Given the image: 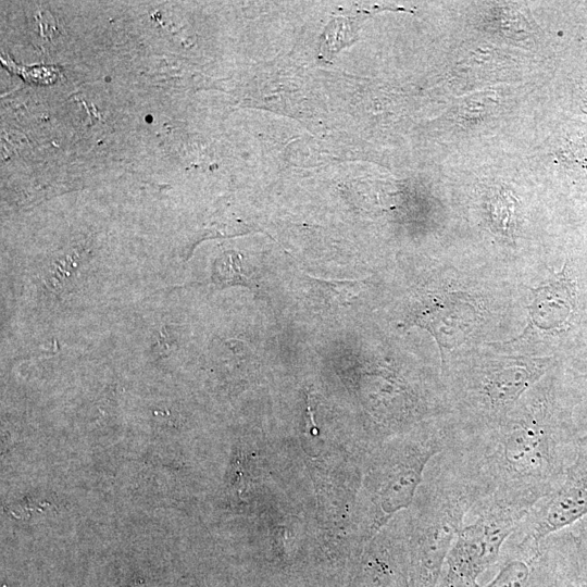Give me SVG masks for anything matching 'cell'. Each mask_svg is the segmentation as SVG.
I'll return each mask as SVG.
<instances>
[{
	"instance_id": "obj_1",
	"label": "cell",
	"mask_w": 587,
	"mask_h": 587,
	"mask_svg": "<svg viewBox=\"0 0 587 587\" xmlns=\"http://www.w3.org/2000/svg\"><path fill=\"white\" fill-rule=\"evenodd\" d=\"M582 437L572 409L560 404L548 387L488 430L449 438L438 455L466 485L473 509L496 504L526 515L560 485Z\"/></svg>"
},
{
	"instance_id": "obj_2",
	"label": "cell",
	"mask_w": 587,
	"mask_h": 587,
	"mask_svg": "<svg viewBox=\"0 0 587 587\" xmlns=\"http://www.w3.org/2000/svg\"><path fill=\"white\" fill-rule=\"evenodd\" d=\"M464 482L439 457L409 533L411 572L416 587H437L446 558L474 507Z\"/></svg>"
},
{
	"instance_id": "obj_3",
	"label": "cell",
	"mask_w": 587,
	"mask_h": 587,
	"mask_svg": "<svg viewBox=\"0 0 587 587\" xmlns=\"http://www.w3.org/2000/svg\"><path fill=\"white\" fill-rule=\"evenodd\" d=\"M525 514L496 504L472 510L446 558L437 587H479L478 577L499 564L503 547Z\"/></svg>"
},
{
	"instance_id": "obj_4",
	"label": "cell",
	"mask_w": 587,
	"mask_h": 587,
	"mask_svg": "<svg viewBox=\"0 0 587 587\" xmlns=\"http://www.w3.org/2000/svg\"><path fill=\"white\" fill-rule=\"evenodd\" d=\"M447 441L448 434H433L380 450L371 475L375 527L411 504L425 465L444 451Z\"/></svg>"
},
{
	"instance_id": "obj_5",
	"label": "cell",
	"mask_w": 587,
	"mask_h": 587,
	"mask_svg": "<svg viewBox=\"0 0 587 587\" xmlns=\"http://www.w3.org/2000/svg\"><path fill=\"white\" fill-rule=\"evenodd\" d=\"M587 516V435L580 439L575 460L560 485L537 501L516 526L511 538L534 546Z\"/></svg>"
},
{
	"instance_id": "obj_6",
	"label": "cell",
	"mask_w": 587,
	"mask_h": 587,
	"mask_svg": "<svg viewBox=\"0 0 587 587\" xmlns=\"http://www.w3.org/2000/svg\"><path fill=\"white\" fill-rule=\"evenodd\" d=\"M548 361L511 359L483 369L466 387L471 407L479 419L473 435L499 423L519 402L521 396L547 371ZM472 436V435H471Z\"/></svg>"
},
{
	"instance_id": "obj_7",
	"label": "cell",
	"mask_w": 587,
	"mask_h": 587,
	"mask_svg": "<svg viewBox=\"0 0 587 587\" xmlns=\"http://www.w3.org/2000/svg\"><path fill=\"white\" fill-rule=\"evenodd\" d=\"M550 276L533 292L528 307L530 324L553 336H564L574 330L583 310L582 291L574 265L566 260L559 272Z\"/></svg>"
},
{
	"instance_id": "obj_8",
	"label": "cell",
	"mask_w": 587,
	"mask_h": 587,
	"mask_svg": "<svg viewBox=\"0 0 587 587\" xmlns=\"http://www.w3.org/2000/svg\"><path fill=\"white\" fill-rule=\"evenodd\" d=\"M414 324L427 329L440 347L450 349L460 345L480 319L474 300L463 292L427 295L412 310Z\"/></svg>"
},
{
	"instance_id": "obj_9",
	"label": "cell",
	"mask_w": 587,
	"mask_h": 587,
	"mask_svg": "<svg viewBox=\"0 0 587 587\" xmlns=\"http://www.w3.org/2000/svg\"><path fill=\"white\" fill-rule=\"evenodd\" d=\"M545 559L563 576L587 585V516L540 544Z\"/></svg>"
},
{
	"instance_id": "obj_10",
	"label": "cell",
	"mask_w": 587,
	"mask_h": 587,
	"mask_svg": "<svg viewBox=\"0 0 587 587\" xmlns=\"http://www.w3.org/2000/svg\"><path fill=\"white\" fill-rule=\"evenodd\" d=\"M540 555V547L509 538L498 573L484 587H529Z\"/></svg>"
},
{
	"instance_id": "obj_11",
	"label": "cell",
	"mask_w": 587,
	"mask_h": 587,
	"mask_svg": "<svg viewBox=\"0 0 587 587\" xmlns=\"http://www.w3.org/2000/svg\"><path fill=\"white\" fill-rule=\"evenodd\" d=\"M488 210L494 228L512 237L515 226V200L511 193L505 191L498 193L490 200Z\"/></svg>"
},
{
	"instance_id": "obj_12",
	"label": "cell",
	"mask_w": 587,
	"mask_h": 587,
	"mask_svg": "<svg viewBox=\"0 0 587 587\" xmlns=\"http://www.w3.org/2000/svg\"><path fill=\"white\" fill-rule=\"evenodd\" d=\"M529 587H587V585L570 580L540 555Z\"/></svg>"
},
{
	"instance_id": "obj_13",
	"label": "cell",
	"mask_w": 587,
	"mask_h": 587,
	"mask_svg": "<svg viewBox=\"0 0 587 587\" xmlns=\"http://www.w3.org/2000/svg\"><path fill=\"white\" fill-rule=\"evenodd\" d=\"M216 274L222 283L247 284L248 277L241 272L240 257L235 252L223 254L216 261Z\"/></svg>"
},
{
	"instance_id": "obj_14",
	"label": "cell",
	"mask_w": 587,
	"mask_h": 587,
	"mask_svg": "<svg viewBox=\"0 0 587 587\" xmlns=\"http://www.w3.org/2000/svg\"><path fill=\"white\" fill-rule=\"evenodd\" d=\"M575 379L580 382V388L585 389L584 398L587 396V373L575 376Z\"/></svg>"
},
{
	"instance_id": "obj_15",
	"label": "cell",
	"mask_w": 587,
	"mask_h": 587,
	"mask_svg": "<svg viewBox=\"0 0 587 587\" xmlns=\"http://www.w3.org/2000/svg\"><path fill=\"white\" fill-rule=\"evenodd\" d=\"M584 399H585V400H586V402H587V396H586V397H585Z\"/></svg>"
}]
</instances>
